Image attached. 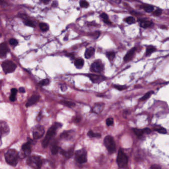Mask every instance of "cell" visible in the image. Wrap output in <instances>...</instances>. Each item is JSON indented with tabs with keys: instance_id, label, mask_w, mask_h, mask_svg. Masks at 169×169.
<instances>
[{
	"instance_id": "obj_1",
	"label": "cell",
	"mask_w": 169,
	"mask_h": 169,
	"mask_svg": "<svg viewBox=\"0 0 169 169\" xmlns=\"http://www.w3.org/2000/svg\"><path fill=\"white\" fill-rule=\"evenodd\" d=\"M61 126L62 125L60 123H55L49 129L45 137L42 141V144L43 147H46L48 146V144L50 143V141L51 140L52 138L54 137L56 135L58 129H59Z\"/></svg>"
},
{
	"instance_id": "obj_2",
	"label": "cell",
	"mask_w": 169,
	"mask_h": 169,
	"mask_svg": "<svg viewBox=\"0 0 169 169\" xmlns=\"http://www.w3.org/2000/svg\"><path fill=\"white\" fill-rule=\"evenodd\" d=\"M5 156L8 164L13 166H15L17 165L19 158V155L17 151L15 149H10L5 154Z\"/></svg>"
},
{
	"instance_id": "obj_3",
	"label": "cell",
	"mask_w": 169,
	"mask_h": 169,
	"mask_svg": "<svg viewBox=\"0 0 169 169\" xmlns=\"http://www.w3.org/2000/svg\"><path fill=\"white\" fill-rule=\"evenodd\" d=\"M104 144L110 154L115 153L117 150L115 141L111 135L106 136L104 139Z\"/></svg>"
},
{
	"instance_id": "obj_4",
	"label": "cell",
	"mask_w": 169,
	"mask_h": 169,
	"mask_svg": "<svg viewBox=\"0 0 169 169\" xmlns=\"http://www.w3.org/2000/svg\"><path fill=\"white\" fill-rule=\"evenodd\" d=\"M27 164L30 167L34 169H40L42 166V158L38 156H32L28 158Z\"/></svg>"
},
{
	"instance_id": "obj_5",
	"label": "cell",
	"mask_w": 169,
	"mask_h": 169,
	"mask_svg": "<svg viewBox=\"0 0 169 169\" xmlns=\"http://www.w3.org/2000/svg\"><path fill=\"white\" fill-rule=\"evenodd\" d=\"M129 162V159L127 155L121 149L119 150L117 158V163L119 168H123L127 166Z\"/></svg>"
},
{
	"instance_id": "obj_6",
	"label": "cell",
	"mask_w": 169,
	"mask_h": 169,
	"mask_svg": "<svg viewBox=\"0 0 169 169\" xmlns=\"http://www.w3.org/2000/svg\"><path fill=\"white\" fill-rule=\"evenodd\" d=\"M75 160L79 164H83L87 161V154L86 150L81 149L75 152Z\"/></svg>"
},
{
	"instance_id": "obj_7",
	"label": "cell",
	"mask_w": 169,
	"mask_h": 169,
	"mask_svg": "<svg viewBox=\"0 0 169 169\" xmlns=\"http://www.w3.org/2000/svg\"><path fill=\"white\" fill-rule=\"evenodd\" d=\"M2 68L4 72L7 73H12L15 71L17 68V65L13 61H6L2 63Z\"/></svg>"
},
{
	"instance_id": "obj_8",
	"label": "cell",
	"mask_w": 169,
	"mask_h": 169,
	"mask_svg": "<svg viewBox=\"0 0 169 169\" xmlns=\"http://www.w3.org/2000/svg\"><path fill=\"white\" fill-rule=\"evenodd\" d=\"M44 133V127L42 125H37L33 130V137L35 139H38L43 136Z\"/></svg>"
},
{
	"instance_id": "obj_9",
	"label": "cell",
	"mask_w": 169,
	"mask_h": 169,
	"mask_svg": "<svg viewBox=\"0 0 169 169\" xmlns=\"http://www.w3.org/2000/svg\"><path fill=\"white\" fill-rule=\"evenodd\" d=\"M10 133V127L5 121H0V137H6Z\"/></svg>"
},
{
	"instance_id": "obj_10",
	"label": "cell",
	"mask_w": 169,
	"mask_h": 169,
	"mask_svg": "<svg viewBox=\"0 0 169 169\" xmlns=\"http://www.w3.org/2000/svg\"><path fill=\"white\" fill-rule=\"evenodd\" d=\"M89 77L92 83H100L103 81H105L106 77L103 75H94V74H88L87 75Z\"/></svg>"
},
{
	"instance_id": "obj_11",
	"label": "cell",
	"mask_w": 169,
	"mask_h": 169,
	"mask_svg": "<svg viewBox=\"0 0 169 169\" xmlns=\"http://www.w3.org/2000/svg\"><path fill=\"white\" fill-rule=\"evenodd\" d=\"M91 70L96 73H100L104 70V65L101 62L95 61L92 63Z\"/></svg>"
},
{
	"instance_id": "obj_12",
	"label": "cell",
	"mask_w": 169,
	"mask_h": 169,
	"mask_svg": "<svg viewBox=\"0 0 169 169\" xmlns=\"http://www.w3.org/2000/svg\"><path fill=\"white\" fill-rule=\"evenodd\" d=\"M9 49L7 45L5 43L0 44V58L3 59L6 57L9 52Z\"/></svg>"
},
{
	"instance_id": "obj_13",
	"label": "cell",
	"mask_w": 169,
	"mask_h": 169,
	"mask_svg": "<svg viewBox=\"0 0 169 169\" xmlns=\"http://www.w3.org/2000/svg\"><path fill=\"white\" fill-rule=\"evenodd\" d=\"M104 107H105V105L104 103H97L93 108L92 111L94 113H96V114H100L103 111Z\"/></svg>"
},
{
	"instance_id": "obj_14",
	"label": "cell",
	"mask_w": 169,
	"mask_h": 169,
	"mask_svg": "<svg viewBox=\"0 0 169 169\" xmlns=\"http://www.w3.org/2000/svg\"><path fill=\"white\" fill-rule=\"evenodd\" d=\"M39 98H40V96L39 95H33L29 98V100H28L27 103L26 104V106L27 107H28L34 105L38 101Z\"/></svg>"
},
{
	"instance_id": "obj_15",
	"label": "cell",
	"mask_w": 169,
	"mask_h": 169,
	"mask_svg": "<svg viewBox=\"0 0 169 169\" xmlns=\"http://www.w3.org/2000/svg\"><path fill=\"white\" fill-rule=\"evenodd\" d=\"M22 151L24 155L25 156H27L30 153L31 151V143L30 142H27L23 144L21 147Z\"/></svg>"
},
{
	"instance_id": "obj_16",
	"label": "cell",
	"mask_w": 169,
	"mask_h": 169,
	"mask_svg": "<svg viewBox=\"0 0 169 169\" xmlns=\"http://www.w3.org/2000/svg\"><path fill=\"white\" fill-rule=\"evenodd\" d=\"M73 135H74L73 131H65L63 133H61V135H60V137L67 140H69L71 138H73Z\"/></svg>"
},
{
	"instance_id": "obj_17",
	"label": "cell",
	"mask_w": 169,
	"mask_h": 169,
	"mask_svg": "<svg viewBox=\"0 0 169 169\" xmlns=\"http://www.w3.org/2000/svg\"><path fill=\"white\" fill-rule=\"evenodd\" d=\"M135 51H136L135 48H133L132 49H131L127 53V55L125 56L124 61H125V62H127V61H130L131 60V59H133V55L135 54Z\"/></svg>"
},
{
	"instance_id": "obj_18",
	"label": "cell",
	"mask_w": 169,
	"mask_h": 169,
	"mask_svg": "<svg viewBox=\"0 0 169 169\" xmlns=\"http://www.w3.org/2000/svg\"><path fill=\"white\" fill-rule=\"evenodd\" d=\"M61 153L65 158H69L73 155V153H74V150H73V148L70 149L68 151H65V150L62 149L61 151Z\"/></svg>"
},
{
	"instance_id": "obj_19",
	"label": "cell",
	"mask_w": 169,
	"mask_h": 169,
	"mask_svg": "<svg viewBox=\"0 0 169 169\" xmlns=\"http://www.w3.org/2000/svg\"><path fill=\"white\" fill-rule=\"evenodd\" d=\"M95 53V49L93 47H90L87 49L85 52V57L86 59L91 58Z\"/></svg>"
},
{
	"instance_id": "obj_20",
	"label": "cell",
	"mask_w": 169,
	"mask_h": 169,
	"mask_svg": "<svg viewBox=\"0 0 169 169\" xmlns=\"http://www.w3.org/2000/svg\"><path fill=\"white\" fill-rule=\"evenodd\" d=\"M50 149H51V151L53 154L56 155L58 153L59 150V147L58 146L57 143L55 141L53 142L51 145Z\"/></svg>"
},
{
	"instance_id": "obj_21",
	"label": "cell",
	"mask_w": 169,
	"mask_h": 169,
	"mask_svg": "<svg viewBox=\"0 0 169 169\" xmlns=\"http://www.w3.org/2000/svg\"><path fill=\"white\" fill-rule=\"evenodd\" d=\"M84 63V60L82 59H77L75 61V65L78 69H81L83 67Z\"/></svg>"
},
{
	"instance_id": "obj_22",
	"label": "cell",
	"mask_w": 169,
	"mask_h": 169,
	"mask_svg": "<svg viewBox=\"0 0 169 169\" xmlns=\"http://www.w3.org/2000/svg\"><path fill=\"white\" fill-rule=\"evenodd\" d=\"M133 131L138 137H142L143 136V135L144 134L143 129H137V128H133Z\"/></svg>"
},
{
	"instance_id": "obj_23",
	"label": "cell",
	"mask_w": 169,
	"mask_h": 169,
	"mask_svg": "<svg viewBox=\"0 0 169 169\" xmlns=\"http://www.w3.org/2000/svg\"><path fill=\"white\" fill-rule=\"evenodd\" d=\"M60 103L69 108L73 107L75 106V103L71 101H65V100H61L60 102Z\"/></svg>"
},
{
	"instance_id": "obj_24",
	"label": "cell",
	"mask_w": 169,
	"mask_h": 169,
	"mask_svg": "<svg viewBox=\"0 0 169 169\" xmlns=\"http://www.w3.org/2000/svg\"><path fill=\"white\" fill-rule=\"evenodd\" d=\"M17 90L16 88H13L11 90V94L10 96V100L12 102H14L16 100V95L17 93Z\"/></svg>"
},
{
	"instance_id": "obj_25",
	"label": "cell",
	"mask_w": 169,
	"mask_h": 169,
	"mask_svg": "<svg viewBox=\"0 0 169 169\" xmlns=\"http://www.w3.org/2000/svg\"><path fill=\"white\" fill-rule=\"evenodd\" d=\"M87 135L90 137H96V138H100L101 137V135L99 133H95L93 131H89L87 133Z\"/></svg>"
},
{
	"instance_id": "obj_26",
	"label": "cell",
	"mask_w": 169,
	"mask_h": 169,
	"mask_svg": "<svg viewBox=\"0 0 169 169\" xmlns=\"http://www.w3.org/2000/svg\"><path fill=\"white\" fill-rule=\"evenodd\" d=\"M153 91H149V92H147V93H146V94H145L144 96L140 98L139 100H140V101H144L147 100L148 98H150V96H151L152 94H153Z\"/></svg>"
},
{
	"instance_id": "obj_27",
	"label": "cell",
	"mask_w": 169,
	"mask_h": 169,
	"mask_svg": "<svg viewBox=\"0 0 169 169\" xmlns=\"http://www.w3.org/2000/svg\"><path fill=\"white\" fill-rule=\"evenodd\" d=\"M155 50V47H154L153 46H149V47L147 48V49H146V56L149 55H150L151 53H152L153 52H154Z\"/></svg>"
},
{
	"instance_id": "obj_28",
	"label": "cell",
	"mask_w": 169,
	"mask_h": 169,
	"mask_svg": "<svg viewBox=\"0 0 169 169\" xmlns=\"http://www.w3.org/2000/svg\"><path fill=\"white\" fill-rule=\"evenodd\" d=\"M100 17H101L102 18H103V21H104L105 23H107V24H109L111 23V22H110L109 20V17H108V16L107 14H105V13H103V14L101 15Z\"/></svg>"
},
{
	"instance_id": "obj_29",
	"label": "cell",
	"mask_w": 169,
	"mask_h": 169,
	"mask_svg": "<svg viewBox=\"0 0 169 169\" xmlns=\"http://www.w3.org/2000/svg\"><path fill=\"white\" fill-rule=\"evenodd\" d=\"M152 22L150 21H143L141 23V26L143 28H147L152 25Z\"/></svg>"
},
{
	"instance_id": "obj_30",
	"label": "cell",
	"mask_w": 169,
	"mask_h": 169,
	"mask_svg": "<svg viewBox=\"0 0 169 169\" xmlns=\"http://www.w3.org/2000/svg\"><path fill=\"white\" fill-rule=\"evenodd\" d=\"M124 20H125V22H127V23H128L129 24H133V23L135 22V18L132 17H127L124 19Z\"/></svg>"
},
{
	"instance_id": "obj_31",
	"label": "cell",
	"mask_w": 169,
	"mask_h": 169,
	"mask_svg": "<svg viewBox=\"0 0 169 169\" xmlns=\"http://www.w3.org/2000/svg\"><path fill=\"white\" fill-rule=\"evenodd\" d=\"M155 131H157L161 134H166L167 133V131L166 130V129L162 127H157L156 129H155Z\"/></svg>"
},
{
	"instance_id": "obj_32",
	"label": "cell",
	"mask_w": 169,
	"mask_h": 169,
	"mask_svg": "<svg viewBox=\"0 0 169 169\" xmlns=\"http://www.w3.org/2000/svg\"><path fill=\"white\" fill-rule=\"evenodd\" d=\"M39 26H40L41 30L44 32L48 31L49 29V26L46 23H41L39 25Z\"/></svg>"
},
{
	"instance_id": "obj_33",
	"label": "cell",
	"mask_w": 169,
	"mask_h": 169,
	"mask_svg": "<svg viewBox=\"0 0 169 169\" xmlns=\"http://www.w3.org/2000/svg\"><path fill=\"white\" fill-rule=\"evenodd\" d=\"M144 9L146 12L150 13L153 11L154 7L151 5H145L144 6Z\"/></svg>"
},
{
	"instance_id": "obj_34",
	"label": "cell",
	"mask_w": 169,
	"mask_h": 169,
	"mask_svg": "<svg viewBox=\"0 0 169 169\" xmlns=\"http://www.w3.org/2000/svg\"><path fill=\"white\" fill-rule=\"evenodd\" d=\"M80 6L82 8H86L88 7L89 3L85 0H81L80 1Z\"/></svg>"
},
{
	"instance_id": "obj_35",
	"label": "cell",
	"mask_w": 169,
	"mask_h": 169,
	"mask_svg": "<svg viewBox=\"0 0 169 169\" xmlns=\"http://www.w3.org/2000/svg\"><path fill=\"white\" fill-rule=\"evenodd\" d=\"M114 87L116 89H118V90L121 91L125 90V89L127 88V87L125 85H114Z\"/></svg>"
},
{
	"instance_id": "obj_36",
	"label": "cell",
	"mask_w": 169,
	"mask_h": 169,
	"mask_svg": "<svg viewBox=\"0 0 169 169\" xmlns=\"http://www.w3.org/2000/svg\"><path fill=\"white\" fill-rule=\"evenodd\" d=\"M107 56L109 58L110 61L113 60L115 57V53L113 52H108L107 53Z\"/></svg>"
},
{
	"instance_id": "obj_37",
	"label": "cell",
	"mask_w": 169,
	"mask_h": 169,
	"mask_svg": "<svg viewBox=\"0 0 169 169\" xmlns=\"http://www.w3.org/2000/svg\"><path fill=\"white\" fill-rule=\"evenodd\" d=\"M106 123L107 125H108V126H111L112 125H113V119L112 118H108V119H106Z\"/></svg>"
},
{
	"instance_id": "obj_38",
	"label": "cell",
	"mask_w": 169,
	"mask_h": 169,
	"mask_svg": "<svg viewBox=\"0 0 169 169\" xmlns=\"http://www.w3.org/2000/svg\"><path fill=\"white\" fill-rule=\"evenodd\" d=\"M49 83V80L48 79H45L39 83V84L41 86H45Z\"/></svg>"
},
{
	"instance_id": "obj_39",
	"label": "cell",
	"mask_w": 169,
	"mask_h": 169,
	"mask_svg": "<svg viewBox=\"0 0 169 169\" xmlns=\"http://www.w3.org/2000/svg\"><path fill=\"white\" fill-rule=\"evenodd\" d=\"M9 43L12 45H17L18 44V41L15 39L12 38L10 39Z\"/></svg>"
},
{
	"instance_id": "obj_40",
	"label": "cell",
	"mask_w": 169,
	"mask_h": 169,
	"mask_svg": "<svg viewBox=\"0 0 169 169\" xmlns=\"http://www.w3.org/2000/svg\"><path fill=\"white\" fill-rule=\"evenodd\" d=\"M25 24L28 26H30V27H34V23H33V22L29 20H26L25 22Z\"/></svg>"
},
{
	"instance_id": "obj_41",
	"label": "cell",
	"mask_w": 169,
	"mask_h": 169,
	"mask_svg": "<svg viewBox=\"0 0 169 169\" xmlns=\"http://www.w3.org/2000/svg\"><path fill=\"white\" fill-rule=\"evenodd\" d=\"M162 14V11L161 10H157L153 13L154 15L155 16H160Z\"/></svg>"
},
{
	"instance_id": "obj_42",
	"label": "cell",
	"mask_w": 169,
	"mask_h": 169,
	"mask_svg": "<svg viewBox=\"0 0 169 169\" xmlns=\"http://www.w3.org/2000/svg\"><path fill=\"white\" fill-rule=\"evenodd\" d=\"M143 129L144 131V134L145 133L147 135H149L151 133V130L149 128H148V127H146V128H145V129Z\"/></svg>"
},
{
	"instance_id": "obj_43",
	"label": "cell",
	"mask_w": 169,
	"mask_h": 169,
	"mask_svg": "<svg viewBox=\"0 0 169 169\" xmlns=\"http://www.w3.org/2000/svg\"><path fill=\"white\" fill-rule=\"evenodd\" d=\"M150 168L152 169H161V167L158 165H153L152 166H151Z\"/></svg>"
},
{
	"instance_id": "obj_44",
	"label": "cell",
	"mask_w": 169,
	"mask_h": 169,
	"mask_svg": "<svg viewBox=\"0 0 169 169\" xmlns=\"http://www.w3.org/2000/svg\"><path fill=\"white\" fill-rule=\"evenodd\" d=\"M61 90L63 91H65L67 90V86L65 85H61Z\"/></svg>"
},
{
	"instance_id": "obj_45",
	"label": "cell",
	"mask_w": 169,
	"mask_h": 169,
	"mask_svg": "<svg viewBox=\"0 0 169 169\" xmlns=\"http://www.w3.org/2000/svg\"><path fill=\"white\" fill-rule=\"evenodd\" d=\"M19 91L20 93H24L25 92V89L23 87H20L19 88Z\"/></svg>"
},
{
	"instance_id": "obj_46",
	"label": "cell",
	"mask_w": 169,
	"mask_h": 169,
	"mask_svg": "<svg viewBox=\"0 0 169 169\" xmlns=\"http://www.w3.org/2000/svg\"><path fill=\"white\" fill-rule=\"evenodd\" d=\"M51 0H41V1L44 3V4H48V3L50 2Z\"/></svg>"
},
{
	"instance_id": "obj_47",
	"label": "cell",
	"mask_w": 169,
	"mask_h": 169,
	"mask_svg": "<svg viewBox=\"0 0 169 169\" xmlns=\"http://www.w3.org/2000/svg\"><path fill=\"white\" fill-rule=\"evenodd\" d=\"M81 121V119L79 117H77L75 119V121L76 123H79Z\"/></svg>"
},
{
	"instance_id": "obj_48",
	"label": "cell",
	"mask_w": 169,
	"mask_h": 169,
	"mask_svg": "<svg viewBox=\"0 0 169 169\" xmlns=\"http://www.w3.org/2000/svg\"><path fill=\"white\" fill-rule=\"evenodd\" d=\"M112 1H113V2H115L116 3H119L120 2H121V0H111Z\"/></svg>"
},
{
	"instance_id": "obj_49",
	"label": "cell",
	"mask_w": 169,
	"mask_h": 169,
	"mask_svg": "<svg viewBox=\"0 0 169 169\" xmlns=\"http://www.w3.org/2000/svg\"><path fill=\"white\" fill-rule=\"evenodd\" d=\"M2 144V139H1V137H0V147L1 146Z\"/></svg>"
},
{
	"instance_id": "obj_50",
	"label": "cell",
	"mask_w": 169,
	"mask_h": 169,
	"mask_svg": "<svg viewBox=\"0 0 169 169\" xmlns=\"http://www.w3.org/2000/svg\"><path fill=\"white\" fill-rule=\"evenodd\" d=\"M1 36H2V34L0 33V37H1Z\"/></svg>"
}]
</instances>
